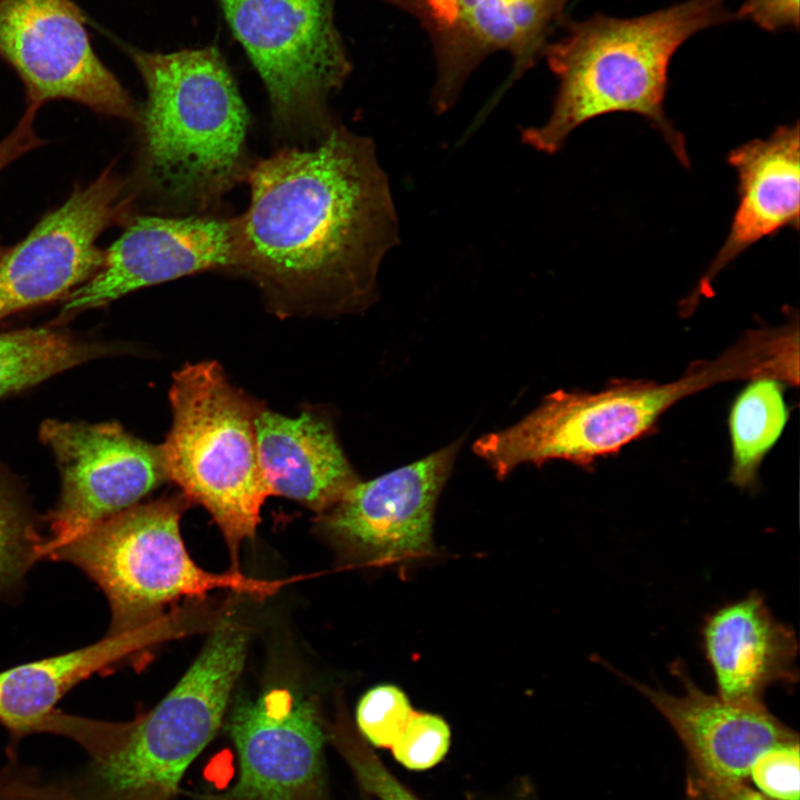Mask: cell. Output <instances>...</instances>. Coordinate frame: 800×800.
<instances>
[{"instance_id": "obj_25", "label": "cell", "mask_w": 800, "mask_h": 800, "mask_svg": "<svg viewBox=\"0 0 800 800\" xmlns=\"http://www.w3.org/2000/svg\"><path fill=\"white\" fill-rule=\"evenodd\" d=\"M449 746L450 728L441 717L413 711L391 749L404 767L424 770L439 763Z\"/></svg>"}, {"instance_id": "obj_6", "label": "cell", "mask_w": 800, "mask_h": 800, "mask_svg": "<svg viewBox=\"0 0 800 800\" xmlns=\"http://www.w3.org/2000/svg\"><path fill=\"white\" fill-rule=\"evenodd\" d=\"M172 424L159 446L167 479L203 507L227 542L233 571L241 543L254 537L270 491L258 454L264 408L230 383L216 361L188 363L169 390Z\"/></svg>"}, {"instance_id": "obj_12", "label": "cell", "mask_w": 800, "mask_h": 800, "mask_svg": "<svg viewBox=\"0 0 800 800\" xmlns=\"http://www.w3.org/2000/svg\"><path fill=\"white\" fill-rule=\"evenodd\" d=\"M417 18L436 56L431 104L449 111L476 67L489 54L507 51L513 78L530 69L544 51L567 0H380Z\"/></svg>"}, {"instance_id": "obj_28", "label": "cell", "mask_w": 800, "mask_h": 800, "mask_svg": "<svg viewBox=\"0 0 800 800\" xmlns=\"http://www.w3.org/2000/svg\"><path fill=\"white\" fill-rule=\"evenodd\" d=\"M736 17L770 32L798 29L799 0H744Z\"/></svg>"}, {"instance_id": "obj_9", "label": "cell", "mask_w": 800, "mask_h": 800, "mask_svg": "<svg viewBox=\"0 0 800 800\" xmlns=\"http://www.w3.org/2000/svg\"><path fill=\"white\" fill-rule=\"evenodd\" d=\"M136 194L113 163L46 214L0 260V320L22 309L69 296L102 267L101 233L126 224Z\"/></svg>"}, {"instance_id": "obj_29", "label": "cell", "mask_w": 800, "mask_h": 800, "mask_svg": "<svg viewBox=\"0 0 800 800\" xmlns=\"http://www.w3.org/2000/svg\"><path fill=\"white\" fill-rule=\"evenodd\" d=\"M38 109L27 106L14 129L0 141V172L21 156L43 143L33 124ZM6 251L7 248L0 244V260Z\"/></svg>"}, {"instance_id": "obj_20", "label": "cell", "mask_w": 800, "mask_h": 800, "mask_svg": "<svg viewBox=\"0 0 800 800\" xmlns=\"http://www.w3.org/2000/svg\"><path fill=\"white\" fill-rule=\"evenodd\" d=\"M181 613L63 654L0 672V722L17 734L38 731L57 702L78 682L150 644L183 632Z\"/></svg>"}, {"instance_id": "obj_23", "label": "cell", "mask_w": 800, "mask_h": 800, "mask_svg": "<svg viewBox=\"0 0 800 800\" xmlns=\"http://www.w3.org/2000/svg\"><path fill=\"white\" fill-rule=\"evenodd\" d=\"M42 544L16 491L0 478V589L17 583L42 558Z\"/></svg>"}, {"instance_id": "obj_11", "label": "cell", "mask_w": 800, "mask_h": 800, "mask_svg": "<svg viewBox=\"0 0 800 800\" xmlns=\"http://www.w3.org/2000/svg\"><path fill=\"white\" fill-rule=\"evenodd\" d=\"M40 438L56 457L62 484L42 558L139 503L167 480L160 447L133 437L116 422L47 420Z\"/></svg>"}, {"instance_id": "obj_10", "label": "cell", "mask_w": 800, "mask_h": 800, "mask_svg": "<svg viewBox=\"0 0 800 800\" xmlns=\"http://www.w3.org/2000/svg\"><path fill=\"white\" fill-rule=\"evenodd\" d=\"M72 0H0V58L20 78L27 106L70 100L137 122L139 109L97 57Z\"/></svg>"}, {"instance_id": "obj_24", "label": "cell", "mask_w": 800, "mask_h": 800, "mask_svg": "<svg viewBox=\"0 0 800 800\" xmlns=\"http://www.w3.org/2000/svg\"><path fill=\"white\" fill-rule=\"evenodd\" d=\"M412 712L411 704L400 688L380 684L361 697L356 718L359 730L372 744L391 748Z\"/></svg>"}, {"instance_id": "obj_2", "label": "cell", "mask_w": 800, "mask_h": 800, "mask_svg": "<svg viewBox=\"0 0 800 800\" xmlns=\"http://www.w3.org/2000/svg\"><path fill=\"white\" fill-rule=\"evenodd\" d=\"M147 90L139 111L140 156L134 178L172 216L207 214L247 178L249 114L214 47L171 53L126 47Z\"/></svg>"}, {"instance_id": "obj_14", "label": "cell", "mask_w": 800, "mask_h": 800, "mask_svg": "<svg viewBox=\"0 0 800 800\" xmlns=\"http://www.w3.org/2000/svg\"><path fill=\"white\" fill-rule=\"evenodd\" d=\"M461 440L366 482L358 481L318 523L330 538L371 564L426 557L432 524Z\"/></svg>"}, {"instance_id": "obj_15", "label": "cell", "mask_w": 800, "mask_h": 800, "mask_svg": "<svg viewBox=\"0 0 800 800\" xmlns=\"http://www.w3.org/2000/svg\"><path fill=\"white\" fill-rule=\"evenodd\" d=\"M104 249L98 272L73 290L60 318L101 307L138 289L208 270H236L233 218L133 216Z\"/></svg>"}, {"instance_id": "obj_4", "label": "cell", "mask_w": 800, "mask_h": 800, "mask_svg": "<svg viewBox=\"0 0 800 800\" xmlns=\"http://www.w3.org/2000/svg\"><path fill=\"white\" fill-rule=\"evenodd\" d=\"M791 366L789 344L778 330H753L716 359L693 363L676 381L621 380L594 393L552 392L516 424L480 437L473 451L500 479L521 464L551 460L588 467L649 433L688 396L737 379H786Z\"/></svg>"}, {"instance_id": "obj_7", "label": "cell", "mask_w": 800, "mask_h": 800, "mask_svg": "<svg viewBox=\"0 0 800 800\" xmlns=\"http://www.w3.org/2000/svg\"><path fill=\"white\" fill-rule=\"evenodd\" d=\"M190 503L181 492L137 503L48 556L77 566L104 592L111 609L108 634L147 626L162 617L164 606L183 597L231 590L261 600L286 584L197 566L180 532L181 516Z\"/></svg>"}, {"instance_id": "obj_19", "label": "cell", "mask_w": 800, "mask_h": 800, "mask_svg": "<svg viewBox=\"0 0 800 800\" xmlns=\"http://www.w3.org/2000/svg\"><path fill=\"white\" fill-rule=\"evenodd\" d=\"M257 443L270 494L319 514L359 481L332 423L320 412L287 417L263 408L257 418Z\"/></svg>"}, {"instance_id": "obj_13", "label": "cell", "mask_w": 800, "mask_h": 800, "mask_svg": "<svg viewBox=\"0 0 800 800\" xmlns=\"http://www.w3.org/2000/svg\"><path fill=\"white\" fill-rule=\"evenodd\" d=\"M227 730L239 759L234 783L198 800H326V730L316 704L277 688L238 699Z\"/></svg>"}, {"instance_id": "obj_16", "label": "cell", "mask_w": 800, "mask_h": 800, "mask_svg": "<svg viewBox=\"0 0 800 800\" xmlns=\"http://www.w3.org/2000/svg\"><path fill=\"white\" fill-rule=\"evenodd\" d=\"M673 674L683 693L672 696L628 679L667 719L683 742L701 779L742 781L766 750L798 741L760 701L730 702L702 691L679 662Z\"/></svg>"}, {"instance_id": "obj_1", "label": "cell", "mask_w": 800, "mask_h": 800, "mask_svg": "<svg viewBox=\"0 0 800 800\" xmlns=\"http://www.w3.org/2000/svg\"><path fill=\"white\" fill-rule=\"evenodd\" d=\"M247 210L234 217L236 273L278 317L366 310L399 243L388 176L371 138L337 123L312 144L251 164Z\"/></svg>"}, {"instance_id": "obj_30", "label": "cell", "mask_w": 800, "mask_h": 800, "mask_svg": "<svg viewBox=\"0 0 800 800\" xmlns=\"http://www.w3.org/2000/svg\"><path fill=\"white\" fill-rule=\"evenodd\" d=\"M709 800H767L742 781H710L700 779Z\"/></svg>"}, {"instance_id": "obj_5", "label": "cell", "mask_w": 800, "mask_h": 800, "mask_svg": "<svg viewBox=\"0 0 800 800\" xmlns=\"http://www.w3.org/2000/svg\"><path fill=\"white\" fill-rule=\"evenodd\" d=\"M247 644L246 627L227 613L180 681L149 712L124 723L54 712L49 730L78 740L93 756L98 800H173L184 772L222 723Z\"/></svg>"}, {"instance_id": "obj_8", "label": "cell", "mask_w": 800, "mask_h": 800, "mask_svg": "<svg viewBox=\"0 0 800 800\" xmlns=\"http://www.w3.org/2000/svg\"><path fill=\"white\" fill-rule=\"evenodd\" d=\"M334 0H221L224 16L268 91L283 136L311 144L338 122L329 98L350 72Z\"/></svg>"}, {"instance_id": "obj_26", "label": "cell", "mask_w": 800, "mask_h": 800, "mask_svg": "<svg viewBox=\"0 0 800 800\" xmlns=\"http://www.w3.org/2000/svg\"><path fill=\"white\" fill-rule=\"evenodd\" d=\"M749 774L768 797L776 800H799L798 741L763 751L752 763Z\"/></svg>"}, {"instance_id": "obj_22", "label": "cell", "mask_w": 800, "mask_h": 800, "mask_svg": "<svg viewBox=\"0 0 800 800\" xmlns=\"http://www.w3.org/2000/svg\"><path fill=\"white\" fill-rule=\"evenodd\" d=\"M117 347L50 328L0 333V397L30 388Z\"/></svg>"}, {"instance_id": "obj_21", "label": "cell", "mask_w": 800, "mask_h": 800, "mask_svg": "<svg viewBox=\"0 0 800 800\" xmlns=\"http://www.w3.org/2000/svg\"><path fill=\"white\" fill-rule=\"evenodd\" d=\"M787 386L772 377L750 379L731 407L728 420L732 447L729 480L739 488L756 486L762 460L786 427L789 419L784 401Z\"/></svg>"}, {"instance_id": "obj_18", "label": "cell", "mask_w": 800, "mask_h": 800, "mask_svg": "<svg viewBox=\"0 0 800 800\" xmlns=\"http://www.w3.org/2000/svg\"><path fill=\"white\" fill-rule=\"evenodd\" d=\"M702 637L718 696L726 701H760L769 686L797 680L796 634L756 592L710 614Z\"/></svg>"}, {"instance_id": "obj_27", "label": "cell", "mask_w": 800, "mask_h": 800, "mask_svg": "<svg viewBox=\"0 0 800 800\" xmlns=\"http://www.w3.org/2000/svg\"><path fill=\"white\" fill-rule=\"evenodd\" d=\"M362 786L380 800H419L369 750L338 732L332 736Z\"/></svg>"}, {"instance_id": "obj_17", "label": "cell", "mask_w": 800, "mask_h": 800, "mask_svg": "<svg viewBox=\"0 0 800 800\" xmlns=\"http://www.w3.org/2000/svg\"><path fill=\"white\" fill-rule=\"evenodd\" d=\"M799 124L778 127L767 139L746 142L728 154L738 179V206L728 236L682 303L691 312L701 298L712 293L716 277L742 252L781 229H799L800 140Z\"/></svg>"}, {"instance_id": "obj_3", "label": "cell", "mask_w": 800, "mask_h": 800, "mask_svg": "<svg viewBox=\"0 0 800 800\" xmlns=\"http://www.w3.org/2000/svg\"><path fill=\"white\" fill-rule=\"evenodd\" d=\"M727 0H689L652 13L618 19L596 14L568 26L546 47L559 81L548 119L521 133L536 151L553 154L583 123L612 112L646 118L683 164V134L664 112L668 69L678 48L699 31L737 19Z\"/></svg>"}]
</instances>
